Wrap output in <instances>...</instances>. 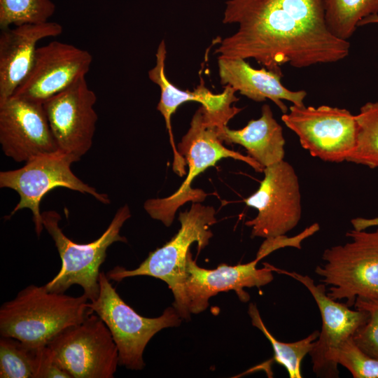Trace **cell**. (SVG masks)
<instances>
[{
	"label": "cell",
	"instance_id": "obj_1",
	"mask_svg": "<svg viewBox=\"0 0 378 378\" xmlns=\"http://www.w3.org/2000/svg\"><path fill=\"white\" fill-rule=\"evenodd\" d=\"M237 30L218 42L219 56L253 59L281 72L284 64L306 68L340 61L350 43L329 30L324 0H227L222 20Z\"/></svg>",
	"mask_w": 378,
	"mask_h": 378
},
{
	"label": "cell",
	"instance_id": "obj_2",
	"mask_svg": "<svg viewBox=\"0 0 378 378\" xmlns=\"http://www.w3.org/2000/svg\"><path fill=\"white\" fill-rule=\"evenodd\" d=\"M83 294L74 297L29 285L0 308L1 337L15 338L31 348L46 346L66 328L92 312Z\"/></svg>",
	"mask_w": 378,
	"mask_h": 378
},
{
	"label": "cell",
	"instance_id": "obj_3",
	"mask_svg": "<svg viewBox=\"0 0 378 378\" xmlns=\"http://www.w3.org/2000/svg\"><path fill=\"white\" fill-rule=\"evenodd\" d=\"M215 214L213 206L192 202L190 209L180 212L181 227L169 241L150 252L138 267L127 270L117 266L106 276L115 281L136 276H149L163 281L174 294V307L182 319L188 320L191 314L184 289L188 254L194 242L197 244L198 253L209 244L213 236L209 227L217 221Z\"/></svg>",
	"mask_w": 378,
	"mask_h": 378
},
{
	"label": "cell",
	"instance_id": "obj_4",
	"mask_svg": "<svg viewBox=\"0 0 378 378\" xmlns=\"http://www.w3.org/2000/svg\"><path fill=\"white\" fill-rule=\"evenodd\" d=\"M217 128L201 105L194 113L188 132L176 147L188 166V175L172 195L164 198L149 199L144 202V208L153 219L160 220L169 227L174 219L176 211L183 204L188 202L204 201L207 194L202 189L192 188V181L223 158L244 162L256 172H263L264 168L249 155H244L224 146L218 136Z\"/></svg>",
	"mask_w": 378,
	"mask_h": 378
},
{
	"label": "cell",
	"instance_id": "obj_5",
	"mask_svg": "<svg viewBox=\"0 0 378 378\" xmlns=\"http://www.w3.org/2000/svg\"><path fill=\"white\" fill-rule=\"evenodd\" d=\"M131 217L127 204L120 207L104 233L88 244H78L69 239L59 225L60 215L55 211L42 213L44 228L54 241L62 260L57 274L45 285L51 292L64 293L76 284L83 289L88 301L97 299L99 293V268L106 257L108 248L114 242H126L120 234L125 222Z\"/></svg>",
	"mask_w": 378,
	"mask_h": 378
},
{
	"label": "cell",
	"instance_id": "obj_6",
	"mask_svg": "<svg viewBox=\"0 0 378 378\" xmlns=\"http://www.w3.org/2000/svg\"><path fill=\"white\" fill-rule=\"evenodd\" d=\"M351 241L326 248L324 261L315 268L320 281L330 286L332 300H346L351 307L356 299L378 298V228L373 232L351 230Z\"/></svg>",
	"mask_w": 378,
	"mask_h": 378
},
{
	"label": "cell",
	"instance_id": "obj_7",
	"mask_svg": "<svg viewBox=\"0 0 378 378\" xmlns=\"http://www.w3.org/2000/svg\"><path fill=\"white\" fill-rule=\"evenodd\" d=\"M109 280L100 272L99 295L88 301V306L109 329L118 351L119 365L142 370L144 351L150 339L164 328L179 326L182 318L174 307L167 308L156 318L139 315L120 298Z\"/></svg>",
	"mask_w": 378,
	"mask_h": 378
},
{
	"label": "cell",
	"instance_id": "obj_8",
	"mask_svg": "<svg viewBox=\"0 0 378 378\" xmlns=\"http://www.w3.org/2000/svg\"><path fill=\"white\" fill-rule=\"evenodd\" d=\"M79 160L58 150L35 156L21 168L1 172L0 187L14 190L20 196L10 216L23 209H30L36 233L40 236L44 229L40 203L48 192L56 188L89 194L103 204H109L108 195L97 192L74 174L71 166Z\"/></svg>",
	"mask_w": 378,
	"mask_h": 378
},
{
	"label": "cell",
	"instance_id": "obj_9",
	"mask_svg": "<svg viewBox=\"0 0 378 378\" xmlns=\"http://www.w3.org/2000/svg\"><path fill=\"white\" fill-rule=\"evenodd\" d=\"M72 378H112L119 365L117 346L102 318L91 312L47 344Z\"/></svg>",
	"mask_w": 378,
	"mask_h": 378
},
{
	"label": "cell",
	"instance_id": "obj_10",
	"mask_svg": "<svg viewBox=\"0 0 378 378\" xmlns=\"http://www.w3.org/2000/svg\"><path fill=\"white\" fill-rule=\"evenodd\" d=\"M281 120L313 157L330 162L346 161L356 142V115L346 108L327 105H292Z\"/></svg>",
	"mask_w": 378,
	"mask_h": 378
},
{
	"label": "cell",
	"instance_id": "obj_11",
	"mask_svg": "<svg viewBox=\"0 0 378 378\" xmlns=\"http://www.w3.org/2000/svg\"><path fill=\"white\" fill-rule=\"evenodd\" d=\"M258 189L244 200L258 211L245 223L251 237L274 238L285 235L298 224L302 214L298 177L288 162L281 160L265 167Z\"/></svg>",
	"mask_w": 378,
	"mask_h": 378
},
{
	"label": "cell",
	"instance_id": "obj_12",
	"mask_svg": "<svg viewBox=\"0 0 378 378\" xmlns=\"http://www.w3.org/2000/svg\"><path fill=\"white\" fill-rule=\"evenodd\" d=\"M273 271L286 274L304 285L314 298L321 313L322 327L316 344L309 352L313 372L318 377H339L337 351L341 344L353 336L368 318L367 312L351 309L345 303L330 298L323 283L316 284L308 275L288 272L270 265Z\"/></svg>",
	"mask_w": 378,
	"mask_h": 378
},
{
	"label": "cell",
	"instance_id": "obj_13",
	"mask_svg": "<svg viewBox=\"0 0 378 378\" xmlns=\"http://www.w3.org/2000/svg\"><path fill=\"white\" fill-rule=\"evenodd\" d=\"M155 58V65L148 71V76L160 88V98L157 110L163 116L169 133L174 155L173 170L182 176L186 174V163L176 147L171 122L176 109L187 102H197L204 107L214 125L220 129L242 108L232 106L239 98L235 95L237 92L229 85H225L222 92L215 94L206 87L202 78L200 83L192 91L182 90L172 83L165 73L167 48L164 40L158 45Z\"/></svg>",
	"mask_w": 378,
	"mask_h": 378
},
{
	"label": "cell",
	"instance_id": "obj_14",
	"mask_svg": "<svg viewBox=\"0 0 378 378\" xmlns=\"http://www.w3.org/2000/svg\"><path fill=\"white\" fill-rule=\"evenodd\" d=\"M96 102L84 76L43 103L58 150L80 160L90 149L98 120Z\"/></svg>",
	"mask_w": 378,
	"mask_h": 378
},
{
	"label": "cell",
	"instance_id": "obj_15",
	"mask_svg": "<svg viewBox=\"0 0 378 378\" xmlns=\"http://www.w3.org/2000/svg\"><path fill=\"white\" fill-rule=\"evenodd\" d=\"M92 62V56L88 50L51 41L37 48L32 66L13 97L43 104L86 76Z\"/></svg>",
	"mask_w": 378,
	"mask_h": 378
},
{
	"label": "cell",
	"instance_id": "obj_16",
	"mask_svg": "<svg viewBox=\"0 0 378 378\" xmlns=\"http://www.w3.org/2000/svg\"><path fill=\"white\" fill-rule=\"evenodd\" d=\"M0 144L17 162L58 150L43 104L13 96L0 100Z\"/></svg>",
	"mask_w": 378,
	"mask_h": 378
},
{
	"label": "cell",
	"instance_id": "obj_17",
	"mask_svg": "<svg viewBox=\"0 0 378 378\" xmlns=\"http://www.w3.org/2000/svg\"><path fill=\"white\" fill-rule=\"evenodd\" d=\"M256 258L246 264L229 266L220 265L214 270L199 267L189 251L186 262V276L184 289L188 308L190 314H199L209 305L210 298L220 292L234 290L239 299L247 302L250 295L244 288L265 286L274 279L273 270L269 264L256 267Z\"/></svg>",
	"mask_w": 378,
	"mask_h": 378
},
{
	"label": "cell",
	"instance_id": "obj_18",
	"mask_svg": "<svg viewBox=\"0 0 378 378\" xmlns=\"http://www.w3.org/2000/svg\"><path fill=\"white\" fill-rule=\"evenodd\" d=\"M60 24L46 22L1 29L0 100L13 96L28 74L41 40L60 35Z\"/></svg>",
	"mask_w": 378,
	"mask_h": 378
},
{
	"label": "cell",
	"instance_id": "obj_19",
	"mask_svg": "<svg viewBox=\"0 0 378 378\" xmlns=\"http://www.w3.org/2000/svg\"><path fill=\"white\" fill-rule=\"evenodd\" d=\"M218 68L221 85L230 86L251 100L260 102L270 99L283 113L288 111L283 100L298 106H304L307 92L286 88L281 80L282 73L265 67L255 69L246 59L222 56L218 57Z\"/></svg>",
	"mask_w": 378,
	"mask_h": 378
},
{
	"label": "cell",
	"instance_id": "obj_20",
	"mask_svg": "<svg viewBox=\"0 0 378 378\" xmlns=\"http://www.w3.org/2000/svg\"><path fill=\"white\" fill-rule=\"evenodd\" d=\"M217 130L223 142L241 145L264 169L284 160L286 141L282 127L268 104L262 105L259 118L251 120L243 128L231 130L226 125Z\"/></svg>",
	"mask_w": 378,
	"mask_h": 378
},
{
	"label": "cell",
	"instance_id": "obj_21",
	"mask_svg": "<svg viewBox=\"0 0 378 378\" xmlns=\"http://www.w3.org/2000/svg\"><path fill=\"white\" fill-rule=\"evenodd\" d=\"M324 8L330 32L347 41L360 20L378 14V0H324Z\"/></svg>",
	"mask_w": 378,
	"mask_h": 378
},
{
	"label": "cell",
	"instance_id": "obj_22",
	"mask_svg": "<svg viewBox=\"0 0 378 378\" xmlns=\"http://www.w3.org/2000/svg\"><path fill=\"white\" fill-rule=\"evenodd\" d=\"M248 313L253 326L258 328L271 343L274 353L273 360L286 368L290 378L302 377V361L306 354H309L314 346L320 332L314 330L307 337L297 342H281L267 330L255 304H249Z\"/></svg>",
	"mask_w": 378,
	"mask_h": 378
},
{
	"label": "cell",
	"instance_id": "obj_23",
	"mask_svg": "<svg viewBox=\"0 0 378 378\" xmlns=\"http://www.w3.org/2000/svg\"><path fill=\"white\" fill-rule=\"evenodd\" d=\"M356 118V142L346 162L378 168V102L363 104Z\"/></svg>",
	"mask_w": 378,
	"mask_h": 378
},
{
	"label": "cell",
	"instance_id": "obj_24",
	"mask_svg": "<svg viewBox=\"0 0 378 378\" xmlns=\"http://www.w3.org/2000/svg\"><path fill=\"white\" fill-rule=\"evenodd\" d=\"M41 348H31L15 338L1 337L0 377L36 378Z\"/></svg>",
	"mask_w": 378,
	"mask_h": 378
},
{
	"label": "cell",
	"instance_id": "obj_25",
	"mask_svg": "<svg viewBox=\"0 0 378 378\" xmlns=\"http://www.w3.org/2000/svg\"><path fill=\"white\" fill-rule=\"evenodd\" d=\"M55 11L51 0H0V28L46 22Z\"/></svg>",
	"mask_w": 378,
	"mask_h": 378
},
{
	"label": "cell",
	"instance_id": "obj_26",
	"mask_svg": "<svg viewBox=\"0 0 378 378\" xmlns=\"http://www.w3.org/2000/svg\"><path fill=\"white\" fill-rule=\"evenodd\" d=\"M354 309L367 312L368 318L354 332L352 338L366 354L378 359V298L356 299Z\"/></svg>",
	"mask_w": 378,
	"mask_h": 378
},
{
	"label": "cell",
	"instance_id": "obj_27",
	"mask_svg": "<svg viewBox=\"0 0 378 378\" xmlns=\"http://www.w3.org/2000/svg\"><path fill=\"white\" fill-rule=\"evenodd\" d=\"M336 360L338 365L346 368L354 378H378V359L363 352L352 336L341 344Z\"/></svg>",
	"mask_w": 378,
	"mask_h": 378
},
{
	"label": "cell",
	"instance_id": "obj_28",
	"mask_svg": "<svg viewBox=\"0 0 378 378\" xmlns=\"http://www.w3.org/2000/svg\"><path fill=\"white\" fill-rule=\"evenodd\" d=\"M319 230V225L314 223L307 227L302 232L293 237H287L286 235L279 236L274 238H267L261 244L256 259L260 260L274 251L286 246H293L301 248V242L307 237L314 234Z\"/></svg>",
	"mask_w": 378,
	"mask_h": 378
},
{
	"label": "cell",
	"instance_id": "obj_29",
	"mask_svg": "<svg viewBox=\"0 0 378 378\" xmlns=\"http://www.w3.org/2000/svg\"><path fill=\"white\" fill-rule=\"evenodd\" d=\"M36 378H72L59 364L46 345L40 349Z\"/></svg>",
	"mask_w": 378,
	"mask_h": 378
},
{
	"label": "cell",
	"instance_id": "obj_30",
	"mask_svg": "<svg viewBox=\"0 0 378 378\" xmlns=\"http://www.w3.org/2000/svg\"><path fill=\"white\" fill-rule=\"evenodd\" d=\"M351 224L356 230H365L369 227L378 226V218L370 219L356 218L351 220Z\"/></svg>",
	"mask_w": 378,
	"mask_h": 378
},
{
	"label": "cell",
	"instance_id": "obj_31",
	"mask_svg": "<svg viewBox=\"0 0 378 378\" xmlns=\"http://www.w3.org/2000/svg\"><path fill=\"white\" fill-rule=\"evenodd\" d=\"M374 23H378V14L372 15L363 19L358 22V27Z\"/></svg>",
	"mask_w": 378,
	"mask_h": 378
}]
</instances>
